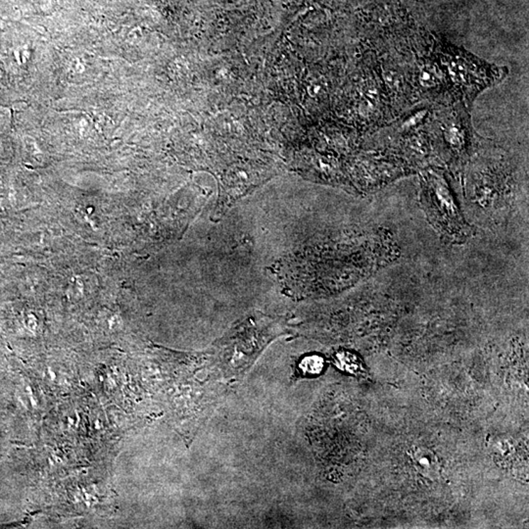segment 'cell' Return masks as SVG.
<instances>
[{"label":"cell","mask_w":529,"mask_h":529,"mask_svg":"<svg viewBox=\"0 0 529 529\" xmlns=\"http://www.w3.org/2000/svg\"><path fill=\"white\" fill-rule=\"evenodd\" d=\"M324 362L323 359L317 356L313 357L306 358L302 363V368H303L304 372H309V374H319L323 369Z\"/></svg>","instance_id":"3957f363"},{"label":"cell","mask_w":529,"mask_h":529,"mask_svg":"<svg viewBox=\"0 0 529 529\" xmlns=\"http://www.w3.org/2000/svg\"><path fill=\"white\" fill-rule=\"evenodd\" d=\"M411 459L414 468L423 477L433 480L440 479V461L433 451L426 447L414 448L411 452Z\"/></svg>","instance_id":"7a4b0ae2"},{"label":"cell","mask_w":529,"mask_h":529,"mask_svg":"<svg viewBox=\"0 0 529 529\" xmlns=\"http://www.w3.org/2000/svg\"><path fill=\"white\" fill-rule=\"evenodd\" d=\"M421 201L431 225L447 240L464 242L470 238L472 230L461 214L444 175L436 171L426 173Z\"/></svg>","instance_id":"6da1fadb"}]
</instances>
